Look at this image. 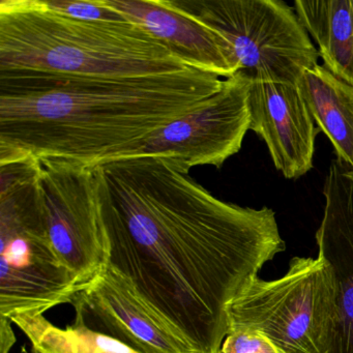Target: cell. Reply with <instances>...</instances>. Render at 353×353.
<instances>
[{"label": "cell", "instance_id": "6da1fadb", "mask_svg": "<svg viewBox=\"0 0 353 353\" xmlns=\"http://www.w3.org/2000/svg\"><path fill=\"white\" fill-rule=\"evenodd\" d=\"M107 265L193 353H221L228 310L286 249L276 212L222 201L168 161L96 167Z\"/></svg>", "mask_w": 353, "mask_h": 353}, {"label": "cell", "instance_id": "7a4b0ae2", "mask_svg": "<svg viewBox=\"0 0 353 353\" xmlns=\"http://www.w3.org/2000/svg\"><path fill=\"white\" fill-rule=\"evenodd\" d=\"M197 69L146 76L0 71V162L119 160L222 90Z\"/></svg>", "mask_w": 353, "mask_h": 353}, {"label": "cell", "instance_id": "3957f363", "mask_svg": "<svg viewBox=\"0 0 353 353\" xmlns=\"http://www.w3.org/2000/svg\"><path fill=\"white\" fill-rule=\"evenodd\" d=\"M189 69L133 22L74 19L44 0L0 1V71L128 77Z\"/></svg>", "mask_w": 353, "mask_h": 353}, {"label": "cell", "instance_id": "277c9868", "mask_svg": "<svg viewBox=\"0 0 353 353\" xmlns=\"http://www.w3.org/2000/svg\"><path fill=\"white\" fill-rule=\"evenodd\" d=\"M38 163L0 162V317L44 315L81 290L53 249L39 191Z\"/></svg>", "mask_w": 353, "mask_h": 353}, {"label": "cell", "instance_id": "5b68a950", "mask_svg": "<svg viewBox=\"0 0 353 353\" xmlns=\"http://www.w3.org/2000/svg\"><path fill=\"white\" fill-rule=\"evenodd\" d=\"M338 294L325 260L293 257L284 276H258L243 288L229 307L228 332L259 330L284 353H332Z\"/></svg>", "mask_w": 353, "mask_h": 353}, {"label": "cell", "instance_id": "8992f818", "mask_svg": "<svg viewBox=\"0 0 353 353\" xmlns=\"http://www.w3.org/2000/svg\"><path fill=\"white\" fill-rule=\"evenodd\" d=\"M220 34L252 81L296 85L319 52L295 11L282 0H169Z\"/></svg>", "mask_w": 353, "mask_h": 353}, {"label": "cell", "instance_id": "52a82bcc", "mask_svg": "<svg viewBox=\"0 0 353 353\" xmlns=\"http://www.w3.org/2000/svg\"><path fill=\"white\" fill-rule=\"evenodd\" d=\"M37 163L51 243L82 290L105 270L108 256L97 168L54 159Z\"/></svg>", "mask_w": 353, "mask_h": 353}, {"label": "cell", "instance_id": "ba28073f", "mask_svg": "<svg viewBox=\"0 0 353 353\" xmlns=\"http://www.w3.org/2000/svg\"><path fill=\"white\" fill-rule=\"evenodd\" d=\"M251 84L243 72L224 79L218 94L157 131L121 159H162L185 174L197 166L221 168L241 150L250 130Z\"/></svg>", "mask_w": 353, "mask_h": 353}, {"label": "cell", "instance_id": "9c48e42d", "mask_svg": "<svg viewBox=\"0 0 353 353\" xmlns=\"http://www.w3.org/2000/svg\"><path fill=\"white\" fill-rule=\"evenodd\" d=\"M71 305L76 321L136 352L193 353L154 319L109 268L80 290Z\"/></svg>", "mask_w": 353, "mask_h": 353}, {"label": "cell", "instance_id": "30bf717a", "mask_svg": "<svg viewBox=\"0 0 353 353\" xmlns=\"http://www.w3.org/2000/svg\"><path fill=\"white\" fill-rule=\"evenodd\" d=\"M250 130L268 146L276 170L296 179L313 168L318 130L296 85L252 81Z\"/></svg>", "mask_w": 353, "mask_h": 353}, {"label": "cell", "instance_id": "8fae6325", "mask_svg": "<svg viewBox=\"0 0 353 353\" xmlns=\"http://www.w3.org/2000/svg\"><path fill=\"white\" fill-rule=\"evenodd\" d=\"M323 218L316 231L318 256L338 286L339 321L332 353H353V170L336 159L323 187Z\"/></svg>", "mask_w": 353, "mask_h": 353}, {"label": "cell", "instance_id": "7c38bea8", "mask_svg": "<svg viewBox=\"0 0 353 353\" xmlns=\"http://www.w3.org/2000/svg\"><path fill=\"white\" fill-rule=\"evenodd\" d=\"M128 21L141 26L188 67L232 77L239 63L220 34L173 8L169 0H107Z\"/></svg>", "mask_w": 353, "mask_h": 353}, {"label": "cell", "instance_id": "4fadbf2b", "mask_svg": "<svg viewBox=\"0 0 353 353\" xmlns=\"http://www.w3.org/2000/svg\"><path fill=\"white\" fill-rule=\"evenodd\" d=\"M296 86L336 159L353 170V85L317 65L303 71Z\"/></svg>", "mask_w": 353, "mask_h": 353}, {"label": "cell", "instance_id": "5bb4252c", "mask_svg": "<svg viewBox=\"0 0 353 353\" xmlns=\"http://www.w3.org/2000/svg\"><path fill=\"white\" fill-rule=\"evenodd\" d=\"M294 11L323 67L353 85V0H296Z\"/></svg>", "mask_w": 353, "mask_h": 353}, {"label": "cell", "instance_id": "9a60e30c", "mask_svg": "<svg viewBox=\"0 0 353 353\" xmlns=\"http://www.w3.org/2000/svg\"><path fill=\"white\" fill-rule=\"evenodd\" d=\"M11 321L28 336L32 353H138L76 320L65 328L51 323L44 315H17Z\"/></svg>", "mask_w": 353, "mask_h": 353}, {"label": "cell", "instance_id": "2e32d148", "mask_svg": "<svg viewBox=\"0 0 353 353\" xmlns=\"http://www.w3.org/2000/svg\"><path fill=\"white\" fill-rule=\"evenodd\" d=\"M47 7L68 17L86 21H128L121 13L107 3V0L94 1H70V0H44Z\"/></svg>", "mask_w": 353, "mask_h": 353}, {"label": "cell", "instance_id": "e0dca14e", "mask_svg": "<svg viewBox=\"0 0 353 353\" xmlns=\"http://www.w3.org/2000/svg\"><path fill=\"white\" fill-rule=\"evenodd\" d=\"M221 353H284L259 330H234L227 334Z\"/></svg>", "mask_w": 353, "mask_h": 353}, {"label": "cell", "instance_id": "ac0fdd59", "mask_svg": "<svg viewBox=\"0 0 353 353\" xmlns=\"http://www.w3.org/2000/svg\"><path fill=\"white\" fill-rule=\"evenodd\" d=\"M0 319H1V323H0V325H1V348H0V352L10 353V350L16 342L15 334H14L13 328H12L13 322L7 319V318L0 317Z\"/></svg>", "mask_w": 353, "mask_h": 353}]
</instances>
